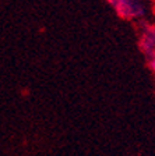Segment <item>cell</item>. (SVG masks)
Returning <instances> with one entry per match:
<instances>
[{
  "label": "cell",
  "instance_id": "cell-1",
  "mask_svg": "<svg viewBox=\"0 0 155 156\" xmlns=\"http://www.w3.org/2000/svg\"><path fill=\"white\" fill-rule=\"evenodd\" d=\"M116 14L123 20H141L147 13V7L142 0H108Z\"/></svg>",
  "mask_w": 155,
  "mask_h": 156
},
{
  "label": "cell",
  "instance_id": "cell-2",
  "mask_svg": "<svg viewBox=\"0 0 155 156\" xmlns=\"http://www.w3.org/2000/svg\"><path fill=\"white\" fill-rule=\"evenodd\" d=\"M138 46L144 56H147V58L155 55V24H141L138 34Z\"/></svg>",
  "mask_w": 155,
  "mask_h": 156
},
{
  "label": "cell",
  "instance_id": "cell-3",
  "mask_svg": "<svg viewBox=\"0 0 155 156\" xmlns=\"http://www.w3.org/2000/svg\"><path fill=\"white\" fill-rule=\"evenodd\" d=\"M147 60H148V67H149V70H151V73L155 75V55L151 56V57H148Z\"/></svg>",
  "mask_w": 155,
  "mask_h": 156
}]
</instances>
